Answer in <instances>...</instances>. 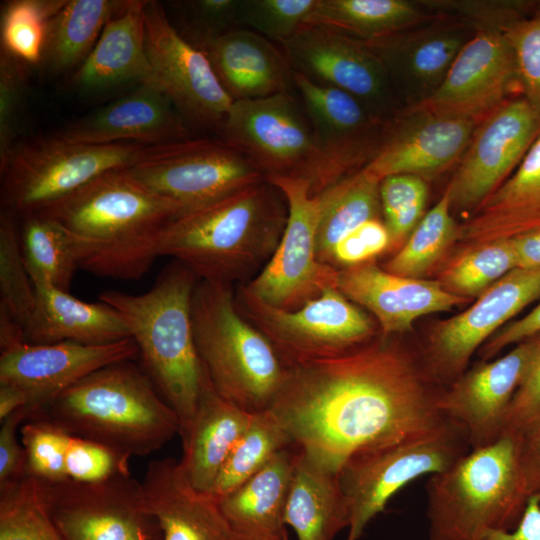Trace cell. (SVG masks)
I'll use <instances>...</instances> for the list:
<instances>
[{
	"label": "cell",
	"instance_id": "6da1fadb",
	"mask_svg": "<svg viewBox=\"0 0 540 540\" xmlns=\"http://www.w3.org/2000/svg\"><path fill=\"white\" fill-rule=\"evenodd\" d=\"M380 335L344 354L286 367L269 409L292 446L338 473L355 453L433 429L444 387L423 357Z\"/></svg>",
	"mask_w": 540,
	"mask_h": 540
},
{
	"label": "cell",
	"instance_id": "7a4b0ae2",
	"mask_svg": "<svg viewBox=\"0 0 540 540\" xmlns=\"http://www.w3.org/2000/svg\"><path fill=\"white\" fill-rule=\"evenodd\" d=\"M39 213L65 230L79 268L119 280H138L149 271L162 233L183 214L126 168L96 177Z\"/></svg>",
	"mask_w": 540,
	"mask_h": 540
},
{
	"label": "cell",
	"instance_id": "3957f363",
	"mask_svg": "<svg viewBox=\"0 0 540 540\" xmlns=\"http://www.w3.org/2000/svg\"><path fill=\"white\" fill-rule=\"evenodd\" d=\"M287 217L284 195L265 178L174 219L158 254L181 262L198 279L246 283L274 254Z\"/></svg>",
	"mask_w": 540,
	"mask_h": 540
},
{
	"label": "cell",
	"instance_id": "277c9868",
	"mask_svg": "<svg viewBox=\"0 0 540 540\" xmlns=\"http://www.w3.org/2000/svg\"><path fill=\"white\" fill-rule=\"evenodd\" d=\"M198 280L188 267L173 260L144 293L108 290L99 296L125 322L141 366L178 416L181 438L193 419L205 375L192 323Z\"/></svg>",
	"mask_w": 540,
	"mask_h": 540
},
{
	"label": "cell",
	"instance_id": "5b68a950",
	"mask_svg": "<svg viewBox=\"0 0 540 540\" xmlns=\"http://www.w3.org/2000/svg\"><path fill=\"white\" fill-rule=\"evenodd\" d=\"M32 417L130 457L154 453L180 432L177 414L143 367L132 360L92 372Z\"/></svg>",
	"mask_w": 540,
	"mask_h": 540
},
{
	"label": "cell",
	"instance_id": "8992f818",
	"mask_svg": "<svg viewBox=\"0 0 540 540\" xmlns=\"http://www.w3.org/2000/svg\"><path fill=\"white\" fill-rule=\"evenodd\" d=\"M518 440L471 449L426 483L429 540H482L519 523L527 493Z\"/></svg>",
	"mask_w": 540,
	"mask_h": 540
},
{
	"label": "cell",
	"instance_id": "52a82bcc",
	"mask_svg": "<svg viewBox=\"0 0 540 540\" xmlns=\"http://www.w3.org/2000/svg\"><path fill=\"white\" fill-rule=\"evenodd\" d=\"M192 323L199 359L215 390L248 413L269 410L286 367L271 342L237 310L235 285L199 279Z\"/></svg>",
	"mask_w": 540,
	"mask_h": 540
},
{
	"label": "cell",
	"instance_id": "ba28073f",
	"mask_svg": "<svg viewBox=\"0 0 540 540\" xmlns=\"http://www.w3.org/2000/svg\"><path fill=\"white\" fill-rule=\"evenodd\" d=\"M470 450L465 432L441 425L353 454L338 472L349 511L346 540H359L368 523L410 482L438 473Z\"/></svg>",
	"mask_w": 540,
	"mask_h": 540
},
{
	"label": "cell",
	"instance_id": "9c48e42d",
	"mask_svg": "<svg viewBox=\"0 0 540 540\" xmlns=\"http://www.w3.org/2000/svg\"><path fill=\"white\" fill-rule=\"evenodd\" d=\"M218 137L264 175L303 178L316 196L336 183L296 93L233 101Z\"/></svg>",
	"mask_w": 540,
	"mask_h": 540
},
{
	"label": "cell",
	"instance_id": "30bf717a",
	"mask_svg": "<svg viewBox=\"0 0 540 540\" xmlns=\"http://www.w3.org/2000/svg\"><path fill=\"white\" fill-rule=\"evenodd\" d=\"M146 145L87 144L55 136L14 146L0 166L4 210L39 212L96 177L133 165Z\"/></svg>",
	"mask_w": 540,
	"mask_h": 540
},
{
	"label": "cell",
	"instance_id": "8fae6325",
	"mask_svg": "<svg viewBox=\"0 0 540 540\" xmlns=\"http://www.w3.org/2000/svg\"><path fill=\"white\" fill-rule=\"evenodd\" d=\"M240 314L274 346L285 367L344 354L377 337V322L338 287L296 310L274 307L235 285Z\"/></svg>",
	"mask_w": 540,
	"mask_h": 540
},
{
	"label": "cell",
	"instance_id": "7c38bea8",
	"mask_svg": "<svg viewBox=\"0 0 540 540\" xmlns=\"http://www.w3.org/2000/svg\"><path fill=\"white\" fill-rule=\"evenodd\" d=\"M126 171L183 214L265 179L246 156L219 137L146 145Z\"/></svg>",
	"mask_w": 540,
	"mask_h": 540
},
{
	"label": "cell",
	"instance_id": "4fadbf2b",
	"mask_svg": "<svg viewBox=\"0 0 540 540\" xmlns=\"http://www.w3.org/2000/svg\"><path fill=\"white\" fill-rule=\"evenodd\" d=\"M284 195L288 217L280 242L266 265L250 281L248 292L265 303L296 310L319 297L327 288L338 287V269L318 260L316 232L319 197L303 178H266Z\"/></svg>",
	"mask_w": 540,
	"mask_h": 540
},
{
	"label": "cell",
	"instance_id": "5bb4252c",
	"mask_svg": "<svg viewBox=\"0 0 540 540\" xmlns=\"http://www.w3.org/2000/svg\"><path fill=\"white\" fill-rule=\"evenodd\" d=\"M36 481L62 540H162L142 484L132 474L95 483Z\"/></svg>",
	"mask_w": 540,
	"mask_h": 540
},
{
	"label": "cell",
	"instance_id": "9a60e30c",
	"mask_svg": "<svg viewBox=\"0 0 540 540\" xmlns=\"http://www.w3.org/2000/svg\"><path fill=\"white\" fill-rule=\"evenodd\" d=\"M144 22L146 51L157 87L190 127L218 135L233 100L207 55L178 32L158 2L147 1Z\"/></svg>",
	"mask_w": 540,
	"mask_h": 540
},
{
	"label": "cell",
	"instance_id": "2e32d148",
	"mask_svg": "<svg viewBox=\"0 0 540 540\" xmlns=\"http://www.w3.org/2000/svg\"><path fill=\"white\" fill-rule=\"evenodd\" d=\"M280 46L294 72L355 96L382 120L404 109L384 65L363 41L307 24Z\"/></svg>",
	"mask_w": 540,
	"mask_h": 540
},
{
	"label": "cell",
	"instance_id": "e0dca14e",
	"mask_svg": "<svg viewBox=\"0 0 540 540\" xmlns=\"http://www.w3.org/2000/svg\"><path fill=\"white\" fill-rule=\"evenodd\" d=\"M540 135V113L521 95L475 129L447 189L452 211L472 214L515 171Z\"/></svg>",
	"mask_w": 540,
	"mask_h": 540
},
{
	"label": "cell",
	"instance_id": "ac0fdd59",
	"mask_svg": "<svg viewBox=\"0 0 540 540\" xmlns=\"http://www.w3.org/2000/svg\"><path fill=\"white\" fill-rule=\"evenodd\" d=\"M540 298V267L516 268L503 276L468 309L432 328L423 360L440 384L463 374L472 355L512 317Z\"/></svg>",
	"mask_w": 540,
	"mask_h": 540
},
{
	"label": "cell",
	"instance_id": "d6986e66",
	"mask_svg": "<svg viewBox=\"0 0 540 540\" xmlns=\"http://www.w3.org/2000/svg\"><path fill=\"white\" fill-rule=\"evenodd\" d=\"M478 124L417 106L404 108L387 121L380 144L363 169L380 181L396 174L426 180L460 160Z\"/></svg>",
	"mask_w": 540,
	"mask_h": 540
},
{
	"label": "cell",
	"instance_id": "ffe728a7",
	"mask_svg": "<svg viewBox=\"0 0 540 540\" xmlns=\"http://www.w3.org/2000/svg\"><path fill=\"white\" fill-rule=\"evenodd\" d=\"M518 95L516 62L504 34L478 31L460 50L440 87L416 106L480 123Z\"/></svg>",
	"mask_w": 540,
	"mask_h": 540
},
{
	"label": "cell",
	"instance_id": "44dd1931",
	"mask_svg": "<svg viewBox=\"0 0 540 540\" xmlns=\"http://www.w3.org/2000/svg\"><path fill=\"white\" fill-rule=\"evenodd\" d=\"M136 357L138 348L132 338L102 345L24 341L1 351L0 384L22 389L28 397V409L33 416L92 372Z\"/></svg>",
	"mask_w": 540,
	"mask_h": 540
},
{
	"label": "cell",
	"instance_id": "7402d4cb",
	"mask_svg": "<svg viewBox=\"0 0 540 540\" xmlns=\"http://www.w3.org/2000/svg\"><path fill=\"white\" fill-rule=\"evenodd\" d=\"M475 31L452 18L435 20L364 42L384 65L404 108L430 98Z\"/></svg>",
	"mask_w": 540,
	"mask_h": 540
},
{
	"label": "cell",
	"instance_id": "603a6c76",
	"mask_svg": "<svg viewBox=\"0 0 540 540\" xmlns=\"http://www.w3.org/2000/svg\"><path fill=\"white\" fill-rule=\"evenodd\" d=\"M293 80L336 183L365 167L380 144L387 121L345 91L321 85L294 71Z\"/></svg>",
	"mask_w": 540,
	"mask_h": 540
},
{
	"label": "cell",
	"instance_id": "cb8c5ba5",
	"mask_svg": "<svg viewBox=\"0 0 540 540\" xmlns=\"http://www.w3.org/2000/svg\"><path fill=\"white\" fill-rule=\"evenodd\" d=\"M530 348V339L522 341L500 358L466 370L443 388L440 410L465 432L470 450L491 445L502 437Z\"/></svg>",
	"mask_w": 540,
	"mask_h": 540
},
{
	"label": "cell",
	"instance_id": "d4e9b609",
	"mask_svg": "<svg viewBox=\"0 0 540 540\" xmlns=\"http://www.w3.org/2000/svg\"><path fill=\"white\" fill-rule=\"evenodd\" d=\"M338 289L370 312L385 336L405 333L420 317L449 311L467 301L439 281L395 275L373 260L340 269Z\"/></svg>",
	"mask_w": 540,
	"mask_h": 540
},
{
	"label": "cell",
	"instance_id": "484cf974",
	"mask_svg": "<svg viewBox=\"0 0 540 540\" xmlns=\"http://www.w3.org/2000/svg\"><path fill=\"white\" fill-rule=\"evenodd\" d=\"M55 137L78 143L162 145L191 138L190 126L157 87L140 84L122 98L60 129Z\"/></svg>",
	"mask_w": 540,
	"mask_h": 540
},
{
	"label": "cell",
	"instance_id": "4316f807",
	"mask_svg": "<svg viewBox=\"0 0 540 540\" xmlns=\"http://www.w3.org/2000/svg\"><path fill=\"white\" fill-rule=\"evenodd\" d=\"M141 484L162 540H241L222 514L218 498L195 489L176 459L150 461Z\"/></svg>",
	"mask_w": 540,
	"mask_h": 540
},
{
	"label": "cell",
	"instance_id": "83f0119b",
	"mask_svg": "<svg viewBox=\"0 0 540 540\" xmlns=\"http://www.w3.org/2000/svg\"><path fill=\"white\" fill-rule=\"evenodd\" d=\"M204 53L233 101L295 90L293 69L282 47L253 30L234 28L213 40Z\"/></svg>",
	"mask_w": 540,
	"mask_h": 540
},
{
	"label": "cell",
	"instance_id": "f1b7e54d",
	"mask_svg": "<svg viewBox=\"0 0 540 540\" xmlns=\"http://www.w3.org/2000/svg\"><path fill=\"white\" fill-rule=\"evenodd\" d=\"M540 229V135L510 177L460 225L464 249Z\"/></svg>",
	"mask_w": 540,
	"mask_h": 540
},
{
	"label": "cell",
	"instance_id": "f546056e",
	"mask_svg": "<svg viewBox=\"0 0 540 540\" xmlns=\"http://www.w3.org/2000/svg\"><path fill=\"white\" fill-rule=\"evenodd\" d=\"M146 3L128 0L107 23L88 57L74 71L70 82L73 87L101 90L128 81L157 87L145 45Z\"/></svg>",
	"mask_w": 540,
	"mask_h": 540
},
{
	"label": "cell",
	"instance_id": "4dcf8cb0",
	"mask_svg": "<svg viewBox=\"0 0 540 540\" xmlns=\"http://www.w3.org/2000/svg\"><path fill=\"white\" fill-rule=\"evenodd\" d=\"M34 287L35 304L24 326L27 342L102 345L130 338L122 317L110 305L85 302L50 285Z\"/></svg>",
	"mask_w": 540,
	"mask_h": 540
},
{
	"label": "cell",
	"instance_id": "1f68e13d",
	"mask_svg": "<svg viewBox=\"0 0 540 540\" xmlns=\"http://www.w3.org/2000/svg\"><path fill=\"white\" fill-rule=\"evenodd\" d=\"M252 416L221 396L205 373L196 411L181 438L183 456L179 461L195 489L211 493L226 458Z\"/></svg>",
	"mask_w": 540,
	"mask_h": 540
},
{
	"label": "cell",
	"instance_id": "d6a6232c",
	"mask_svg": "<svg viewBox=\"0 0 540 540\" xmlns=\"http://www.w3.org/2000/svg\"><path fill=\"white\" fill-rule=\"evenodd\" d=\"M296 448L276 453L257 473L218 498L222 514L241 540H288L285 509Z\"/></svg>",
	"mask_w": 540,
	"mask_h": 540
},
{
	"label": "cell",
	"instance_id": "836d02e7",
	"mask_svg": "<svg viewBox=\"0 0 540 540\" xmlns=\"http://www.w3.org/2000/svg\"><path fill=\"white\" fill-rule=\"evenodd\" d=\"M285 522L298 540H333L349 526L338 473L315 463L297 448Z\"/></svg>",
	"mask_w": 540,
	"mask_h": 540
},
{
	"label": "cell",
	"instance_id": "e575fe53",
	"mask_svg": "<svg viewBox=\"0 0 540 540\" xmlns=\"http://www.w3.org/2000/svg\"><path fill=\"white\" fill-rule=\"evenodd\" d=\"M419 1L317 0L309 24L334 29L363 42L380 39L438 18Z\"/></svg>",
	"mask_w": 540,
	"mask_h": 540
},
{
	"label": "cell",
	"instance_id": "d590c367",
	"mask_svg": "<svg viewBox=\"0 0 540 540\" xmlns=\"http://www.w3.org/2000/svg\"><path fill=\"white\" fill-rule=\"evenodd\" d=\"M380 180L364 170L341 179L318 194V260L333 266L336 245L361 224L381 219Z\"/></svg>",
	"mask_w": 540,
	"mask_h": 540
},
{
	"label": "cell",
	"instance_id": "8d00e7d4",
	"mask_svg": "<svg viewBox=\"0 0 540 540\" xmlns=\"http://www.w3.org/2000/svg\"><path fill=\"white\" fill-rule=\"evenodd\" d=\"M127 3L128 0H67L48 22L42 59L56 71L78 68L107 23Z\"/></svg>",
	"mask_w": 540,
	"mask_h": 540
},
{
	"label": "cell",
	"instance_id": "74e56055",
	"mask_svg": "<svg viewBox=\"0 0 540 540\" xmlns=\"http://www.w3.org/2000/svg\"><path fill=\"white\" fill-rule=\"evenodd\" d=\"M20 244L33 284L68 291L76 270V255L65 230L42 213L23 216Z\"/></svg>",
	"mask_w": 540,
	"mask_h": 540
},
{
	"label": "cell",
	"instance_id": "f35d334b",
	"mask_svg": "<svg viewBox=\"0 0 540 540\" xmlns=\"http://www.w3.org/2000/svg\"><path fill=\"white\" fill-rule=\"evenodd\" d=\"M290 446L289 435L270 410L253 414L226 458L211 494L220 498L231 492Z\"/></svg>",
	"mask_w": 540,
	"mask_h": 540
},
{
	"label": "cell",
	"instance_id": "ab89813d",
	"mask_svg": "<svg viewBox=\"0 0 540 540\" xmlns=\"http://www.w3.org/2000/svg\"><path fill=\"white\" fill-rule=\"evenodd\" d=\"M457 233L458 224L452 216L450 195L446 188L384 269L399 276L421 278L456 242Z\"/></svg>",
	"mask_w": 540,
	"mask_h": 540
},
{
	"label": "cell",
	"instance_id": "60d3db41",
	"mask_svg": "<svg viewBox=\"0 0 540 540\" xmlns=\"http://www.w3.org/2000/svg\"><path fill=\"white\" fill-rule=\"evenodd\" d=\"M517 268L512 239H498L463 249L442 273L441 285L469 300Z\"/></svg>",
	"mask_w": 540,
	"mask_h": 540
},
{
	"label": "cell",
	"instance_id": "b9f144b4",
	"mask_svg": "<svg viewBox=\"0 0 540 540\" xmlns=\"http://www.w3.org/2000/svg\"><path fill=\"white\" fill-rule=\"evenodd\" d=\"M0 540H62L35 479L25 476L0 486Z\"/></svg>",
	"mask_w": 540,
	"mask_h": 540
},
{
	"label": "cell",
	"instance_id": "7bdbcfd3",
	"mask_svg": "<svg viewBox=\"0 0 540 540\" xmlns=\"http://www.w3.org/2000/svg\"><path fill=\"white\" fill-rule=\"evenodd\" d=\"M67 0H14L2 12V50L23 63L42 60L49 20Z\"/></svg>",
	"mask_w": 540,
	"mask_h": 540
},
{
	"label": "cell",
	"instance_id": "ee69618b",
	"mask_svg": "<svg viewBox=\"0 0 540 540\" xmlns=\"http://www.w3.org/2000/svg\"><path fill=\"white\" fill-rule=\"evenodd\" d=\"M0 308L24 328L35 304V287L26 269L14 214L0 216Z\"/></svg>",
	"mask_w": 540,
	"mask_h": 540
},
{
	"label": "cell",
	"instance_id": "f6af8a7d",
	"mask_svg": "<svg viewBox=\"0 0 540 540\" xmlns=\"http://www.w3.org/2000/svg\"><path fill=\"white\" fill-rule=\"evenodd\" d=\"M428 196L425 179L411 174H396L380 182L383 221L389 231L391 246H399L424 216Z\"/></svg>",
	"mask_w": 540,
	"mask_h": 540
},
{
	"label": "cell",
	"instance_id": "bcb514c9",
	"mask_svg": "<svg viewBox=\"0 0 540 540\" xmlns=\"http://www.w3.org/2000/svg\"><path fill=\"white\" fill-rule=\"evenodd\" d=\"M19 434L26 453V476L44 482L67 479L65 459L71 434L35 417L22 424Z\"/></svg>",
	"mask_w": 540,
	"mask_h": 540
},
{
	"label": "cell",
	"instance_id": "7dc6e473",
	"mask_svg": "<svg viewBox=\"0 0 540 540\" xmlns=\"http://www.w3.org/2000/svg\"><path fill=\"white\" fill-rule=\"evenodd\" d=\"M317 0H240L239 26L282 44L309 24Z\"/></svg>",
	"mask_w": 540,
	"mask_h": 540
},
{
	"label": "cell",
	"instance_id": "c3c4849f",
	"mask_svg": "<svg viewBox=\"0 0 540 540\" xmlns=\"http://www.w3.org/2000/svg\"><path fill=\"white\" fill-rule=\"evenodd\" d=\"M434 14L457 20L475 32H501L528 15L538 1L522 0H420Z\"/></svg>",
	"mask_w": 540,
	"mask_h": 540
},
{
	"label": "cell",
	"instance_id": "681fc988",
	"mask_svg": "<svg viewBox=\"0 0 540 540\" xmlns=\"http://www.w3.org/2000/svg\"><path fill=\"white\" fill-rule=\"evenodd\" d=\"M503 34L514 54L520 94L540 113V1Z\"/></svg>",
	"mask_w": 540,
	"mask_h": 540
},
{
	"label": "cell",
	"instance_id": "f907efd6",
	"mask_svg": "<svg viewBox=\"0 0 540 540\" xmlns=\"http://www.w3.org/2000/svg\"><path fill=\"white\" fill-rule=\"evenodd\" d=\"M240 0L178 2L182 28L178 32L203 51L216 38L239 26Z\"/></svg>",
	"mask_w": 540,
	"mask_h": 540
},
{
	"label": "cell",
	"instance_id": "816d5d0a",
	"mask_svg": "<svg viewBox=\"0 0 540 540\" xmlns=\"http://www.w3.org/2000/svg\"><path fill=\"white\" fill-rule=\"evenodd\" d=\"M131 457L103 443L70 436L65 468L67 478L84 483H95L131 474Z\"/></svg>",
	"mask_w": 540,
	"mask_h": 540
},
{
	"label": "cell",
	"instance_id": "f5cc1de1",
	"mask_svg": "<svg viewBox=\"0 0 540 540\" xmlns=\"http://www.w3.org/2000/svg\"><path fill=\"white\" fill-rule=\"evenodd\" d=\"M530 354L509 406L503 436L522 441L540 429V334L529 338Z\"/></svg>",
	"mask_w": 540,
	"mask_h": 540
},
{
	"label": "cell",
	"instance_id": "db71d44e",
	"mask_svg": "<svg viewBox=\"0 0 540 540\" xmlns=\"http://www.w3.org/2000/svg\"><path fill=\"white\" fill-rule=\"evenodd\" d=\"M21 61L4 50L0 58V166L14 148L15 124L25 84Z\"/></svg>",
	"mask_w": 540,
	"mask_h": 540
},
{
	"label": "cell",
	"instance_id": "11a10c76",
	"mask_svg": "<svg viewBox=\"0 0 540 540\" xmlns=\"http://www.w3.org/2000/svg\"><path fill=\"white\" fill-rule=\"evenodd\" d=\"M31 415L22 408L0 421V486L26 476V453L18 430Z\"/></svg>",
	"mask_w": 540,
	"mask_h": 540
},
{
	"label": "cell",
	"instance_id": "9f6ffc18",
	"mask_svg": "<svg viewBox=\"0 0 540 540\" xmlns=\"http://www.w3.org/2000/svg\"><path fill=\"white\" fill-rule=\"evenodd\" d=\"M540 334V302L524 317L503 326L478 350L482 361L493 359L500 351Z\"/></svg>",
	"mask_w": 540,
	"mask_h": 540
},
{
	"label": "cell",
	"instance_id": "6f0895ef",
	"mask_svg": "<svg viewBox=\"0 0 540 540\" xmlns=\"http://www.w3.org/2000/svg\"><path fill=\"white\" fill-rule=\"evenodd\" d=\"M482 540H540V499L529 497L517 526L508 531H493Z\"/></svg>",
	"mask_w": 540,
	"mask_h": 540
},
{
	"label": "cell",
	"instance_id": "680465c9",
	"mask_svg": "<svg viewBox=\"0 0 540 540\" xmlns=\"http://www.w3.org/2000/svg\"><path fill=\"white\" fill-rule=\"evenodd\" d=\"M520 467L527 493L540 494V429L519 441Z\"/></svg>",
	"mask_w": 540,
	"mask_h": 540
},
{
	"label": "cell",
	"instance_id": "91938a15",
	"mask_svg": "<svg viewBox=\"0 0 540 540\" xmlns=\"http://www.w3.org/2000/svg\"><path fill=\"white\" fill-rule=\"evenodd\" d=\"M511 239L516 252L517 268L540 267V229Z\"/></svg>",
	"mask_w": 540,
	"mask_h": 540
},
{
	"label": "cell",
	"instance_id": "94428289",
	"mask_svg": "<svg viewBox=\"0 0 540 540\" xmlns=\"http://www.w3.org/2000/svg\"><path fill=\"white\" fill-rule=\"evenodd\" d=\"M22 408H28L26 393L14 385L0 384V421Z\"/></svg>",
	"mask_w": 540,
	"mask_h": 540
},
{
	"label": "cell",
	"instance_id": "6125c7cd",
	"mask_svg": "<svg viewBox=\"0 0 540 540\" xmlns=\"http://www.w3.org/2000/svg\"><path fill=\"white\" fill-rule=\"evenodd\" d=\"M26 341L24 328L0 308V349L5 350Z\"/></svg>",
	"mask_w": 540,
	"mask_h": 540
},
{
	"label": "cell",
	"instance_id": "be15d7a7",
	"mask_svg": "<svg viewBox=\"0 0 540 540\" xmlns=\"http://www.w3.org/2000/svg\"><path fill=\"white\" fill-rule=\"evenodd\" d=\"M539 496V499H540V494H537Z\"/></svg>",
	"mask_w": 540,
	"mask_h": 540
}]
</instances>
